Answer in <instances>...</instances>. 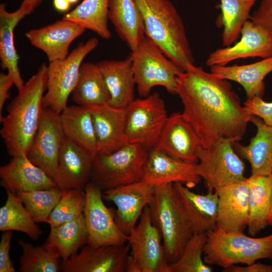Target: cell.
<instances>
[{
    "mask_svg": "<svg viewBox=\"0 0 272 272\" xmlns=\"http://www.w3.org/2000/svg\"><path fill=\"white\" fill-rule=\"evenodd\" d=\"M176 92L182 101V114L209 148L221 141H240L251 115L242 106L228 80L188 64L178 73Z\"/></svg>",
    "mask_w": 272,
    "mask_h": 272,
    "instance_id": "6da1fadb",
    "label": "cell"
},
{
    "mask_svg": "<svg viewBox=\"0 0 272 272\" xmlns=\"http://www.w3.org/2000/svg\"><path fill=\"white\" fill-rule=\"evenodd\" d=\"M48 66L43 63L7 106L0 130L8 154L27 155L40 121L47 90Z\"/></svg>",
    "mask_w": 272,
    "mask_h": 272,
    "instance_id": "7a4b0ae2",
    "label": "cell"
},
{
    "mask_svg": "<svg viewBox=\"0 0 272 272\" xmlns=\"http://www.w3.org/2000/svg\"><path fill=\"white\" fill-rule=\"evenodd\" d=\"M145 34L182 72L194 58L182 19L170 0H135Z\"/></svg>",
    "mask_w": 272,
    "mask_h": 272,
    "instance_id": "3957f363",
    "label": "cell"
},
{
    "mask_svg": "<svg viewBox=\"0 0 272 272\" xmlns=\"http://www.w3.org/2000/svg\"><path fill=\"white\" fill-rule=\"evenodd\" d=\"M148 206L152 223L161 234L167 260L173 263L193 234L173 183L155 187L153 200Z\"/></svg>",
    "mask_w": 272,
    "mask_h": 272,
    "instance_id": "277c9868",
    "label": "cell"
},
{
    "mask_svg": "<svg viewBox=\"0 0 272 272\" xmlns=\"http://www.w3.org/2000/svg\"><path fill=\"white\" fill-rule=\"evenodd\" d=\"M206 234L203 258L209 265L224 269L238 263L247 265L258 259H272V234L254 238L243 231H226L217 226Z\"/></svg>",
    "mask_w": 272,
    "mask_h": 272,
    "instance_id": "5b68a950",
    "label": "cell"
},
{
    "mask_svg": "<svg viewBox=\"0 0 272 272\" xmlns=\"http://www.w3.org/2000/svg\"><path fill=\"white\" fill-rule=\"evenodd\" d=\"M149 150L127 143L109 154L97 153L93 159L90 181L104 190L142 180Z\"/></svg>",
    "mask_w": 272,
    "mask_h": 272,
    "instance_id": "8992f818",
    "label": "cell"
},
{
    "mask_svg": "<svg viewBox=\"0 0 272 272\" xmlns=\"http://www.w3.org/2000/svg\"><path fill=\"white\" fill-rule=\"evenodd\" d=\"M135 84L140 96L149 95L153 88L161 86L175 95L177 77L182 72L145 35L137 48L131 52Z\"/></svg>",
    "mask_w": 272,
    "mask_h": 272,
    "instance_id": "52a82bcc",
    "label": "cell"
},
{
    "mask_svg": "<svg viewBox=\"0 0 272 272\" xmlns=\"http://www.w3.org/2000/svg\"><path fill=\"white\" fill-rule=\"evenodd\" d=\"M168 116L164 101L158 93L134 99L126 107L127 142L141 145L149 151L157 147Z\"/></svg>",
    "mask_w": 272,
    "mask_h": 272,
    "instance_id": "ba28073f",
    "label": "cell"
},
{
    "mask_svg": "<svg viewBox=\"0 0 272 272\" xmlns=\"http://www.w3.org/2000/svg\"><path fill=\"white\" fill-rule=\"evenodd\" d=\"M99 43L95 37L80 43L63 59L50 62L44 107L60 113L67 105L69 96L77 84L84 58Z\"/></svg>",
    "mask_w": 272,
    "mask_h": 272,
    "instance_id": "9c48e42d",
    "label": "cell"
},
{
    "mask_svg": "<svg viewBox=\"0 0 272 272\" xmlns=\"http://www.w3.org/2000/svg\"><path fill=\"white\" fill-rule=\"evenodd\" d=\"M233 143L221 141L209 148L196 150V172L203 178L208 191L221 186L245 180V165L235 151Z\"/></svg>",
    "mask_w": 272,
    "mask_h": 272,
    "instance_id": "30bf717a",
    "label": "cell"
},
{
    "mask_svg": "<svg viewBox=\"0 0 272 272\" xmlns=\"http://www.w3.org/2000/svg\"><path fill=\"white\" fill-rule=\"evenodd\" d=\"M86 204L84 216L88 234V245L98 247L121 245L127 242V235L117 226L114 210L108 208L103 201V191L89 181L86 185Z\"/></svg>",
    "mask_w": 272,
    "mask_h": 272,
    "instance_id": "8fae6325",
    "label": "cell"
},
{
    "mask_svg": "<svg viewBox=\"0 0 272 272\" xmlns=\"http://www.w3.org/2000/svg\"><path fill=\"white\" fill-rule=\"evenodd\" d=\"M162 237L152 223L150 209L147 206L140 222L127 235L130 255L138 264L141 272H169V265Z\"/></svg>",
    "mask_w": 272,
    "mask_h": 272,
    "instance_id": "7c38bea8",
    "label": "cell"
},
{
    "mask_svg": "<svg viewBox=\"0 0 272 272\" xmlns=\"http://www.w3.org/2000/svg\"><path fill=\"white\" fill-rule=\"evenodd\" d=\"M65 137L60 113L44 107L27 156L33 164L42 169L51 178H53L56 169Z\"/></svg>",
    "mask_w": 272,
    "mask_h": 272,
    "instance_id": "4fadbf2b",
    "label": "cell"
},
{
    "mask_svg": "<svg viewBox=\"0 0 272 272\" xmlns=\"http://www.w3.org/2000/svg\"><path fill=\"white\" fill-rule=\"evenodd\" d=\"M196 164L181 160L157 146L149 151L142 180L154 187L180 183L191 188L201 180Z\"/></svg>",
    "mask_w": 272,
    "mask_h": 272,
    "instance_id": "5bb4252c",
    "label": "cell"
},
{
    "mask_svg": "<svg viewBox=\"0 0 272 272\" xmlns=\"http://www.w3.org/2000/svg\"><path fill=\"white\" fill-rule=\"evenodd\" d=\"M154 194L155 187L142 180L103 191V197L116 206L114 210L115 221L127 235L135 227Z\"/></svg>",
    "mask_w": 272,
    "mask_h": 272,
    "instance_id": "9a60e30c",
    "label": "cell"
},
{
    "mask_svg": "<svg viewBox=\"0 0 272 272\" xmlns=\"http://www.w3.org/2000/svg\"><path fill=\"white\" fill-rule=\"evenodd\" d=\"M241 38L234 45L219 48L209 55L206 65H226L239 59L249 57L264 58L272 55V37L262 26L251 20L243 25Z\"/></svg>",
    "mask_w": 272,
    "mask_h": 272,
    "instance_id": "2e32d148",
    "label": "cell"
},
{
    "mask_svg": "<svg viewBox=\"0 0 272 272\" xmlns=\"http://www.w3.org/2000/svg\"><path fill=\"white\" fill-rule=\"evenodd\" d=\"M128 243L94 247L88 244L61 262L63 272H125Z\"/></svg>",
    "mask_w": 272,
    "mask_h": 272,
    "instance_id": "e0dca14e",
    "label": "cell"
},
{
    "mask_svg": "<svg viewBox=\"0 0 272 272\" xmlns=\"http://www.w3.org/2000/svg\"><path fill=\"white\" fill-rule=\"evenodd\" d=\"M93 157L65 137L53 180L61 190H84L90 181Z\"/></svg>",
    "mask_w": 272,
    "mask_h": 272,
    "instance_id": "ac0fdd59",
    "label": "cell"
},
{
    "mask_svg": "<svg viewBox=\"0 0 272 272\" xmlns=\"http://www.w3.org/2000/svg\"><path fill=\"white\" fill-rule=\"evenodd\" d=\"M246 178L215 190L218 195L217 226L223 230L243 231L247 227L249 187Z\"/></svg>",
    "mask_w": 272,
    "mask_h": 272,
    "instance_id": "d6986e66",
    "label": "cell"
},
{
    "mask_svg": "<svg viewBox=\"0 0 272 272\" xmlns=\"http://www.w3.org/2000/svg\"><path fill=\"white\" fill-rule=\"evenodd\" d=\"M85 30L80 25L62 19L30 30L25 35L33 46L44 52L50 62L66 58L71 43Z\"/></svg>",
    "mask_w": 272,
    "mask_h": 272,
    "instance_id": "ffe728a7",
    "label": "cell"
},
{
    "mask_svg": "<svg viewBox=\"0 0 272 272\" xmlns=\"http://www.w3.org/2000/svg\"><path fill=\"white\" fill-rule=\"evenodd\" d=\"M200 145L199 138L182 113L174 112L168 116L158 147L181 160L197 164L196 150Z\"/></svg>",
    "mask_w": 272,
    "mask_h": 272,
    "instance_id": "44dd1931",
    "label": "cell"
},
{
    "mask_svg": "<svg viewBox=\"0 0 272 272\" xmlns=\"http://www.w3.org/2000/svg\"><path fill=\"white\" fill-rule=\"evenodd\" d=\"M0 177L6 190L16 194L56 186L52 178L25 154L13 157L8 163L1 166Z\"/></svg>",
    "mask_w": 272,
    "mask_h": 272,
    "instance_id": "7402d4cb",
    "label": "cell"
},
{
    "mask_svg": "<svg viewBox=\"0 0 272 272\" xmlns=\"http://www.w3.org/2000/svg\"><path fill=\"white\" fill-rule=\"evenodd\" d=\"M97 140V153L109 154L127 142L124 133L125 108L109 104L89 107Z\"/></svg>",
    "mask_w": 272,
    "mask_h": 272,
    "instance_id": "603a6c76",
    "label": "cell"
},
{
    "mask_svg": "<svg viewBox=\"0 0 272 272\" xmlns=\"http://www.w3.org/2000/svg\"><path fill=\"white\" fill-rule=\"evenodd\" d=\"M194 234L206 233L217 226L218 195L216 191L200 194L180 183H173Z\"/></svg>",
    "mask_w": 272,
    "mask_h": 272,
    "instance_id": "cb8c5ba5",
    "label": "cell"
},
{
    "mask_svg": "<svg viewBox=\"0 0 272 272\" xmlns=\"http://www.w3.org/2000/svg\"><path fill=\"white\" fill-rule=\"evenodd\" d=\"M96 64L103 76L110 94L109 104L125 108L134 100L136 86L130 55L123 60H104Z\"/></svg>",
    "mask_w": 272,
    "mask_h": 272,
    "instance_id": "d4e9b609",
    "label": "cell"
},
{
    "mask_svg": "<svg viewBox=\"0 0 272 272\" xmlns=\"http://www.w3.org/2000/svg\"><path fill=\"white\" fill-rule=\"evenodd\" d=\"M108 17L131 52L145 36L143 18L135 0H109Z\"/></svg>",
    "mask_w": 272,
    "mask_h": 272,
    "instance_id": "484cf974",
    "label": "cell"
},
{
    "mask_svg": "<svg viewBox=\"0 0 272 272\" xmlns=\"http://www.w3.org/2000/svg\"><path fill=\"white\" fill-rule=\"evenodd\" d=\"M210 72L227 80L236 82L243 88L247 99L263 97L264 79L272 72V55L259 61L244 65H213Z\"/></svg>",
    "mask_w": 272,
    "mask_h": 272,
    "instance_id": "4316f807",
    "label": "cell"
},
{
    "mask_svg": "<svg viewBox=\"0 0 272 272\" xmlns=\"http://www.w3.org/2000/svg\"><path fill=\"white\" fill-rule=\"evenodd\" d=\"M250 121L256 127L255 136L247 146L237 142L233 143V147L239 156L250 163L251 175L268 176L272 171V126L255 116H251Z\"/></svg>",
    "mask_w": 272,
    "mask_h": 272,
    "instance_id": "83f0119b",
    "label": "cell"
},
{
    "mask_svg": "<svg viewBox=\"0 0 272 272\" xmlns=\"http://www.w3.org/2000/svg\"><path fill=\"white\" fill-rule=\"evenodd\" d=\"M84 214L72 221L50 228L44 245L55 257L66 260L88 244Z\"/></svg>",
    "mask_w": 272,
    "mask_h": 272,
    "instance_id": "f1b7e54d",
    "label": "cell"
},
{
    "mask_svg": "<svg viewBox=\"0 0 272 272\" xmlns=\"http://www.w3.org/2000/svg\"><path fill=\"white\" fill-rule=\"evenodd\" d=\"M60 117L65 137L94 157L97 154V140L90 108L67 106Z\"/></svg>",
    "mask_w": 272,
    "mask_h": 272,
    "instance_id": "f546056e",
    "label": "cell"
},
{
    "mask_svg": "<svg viewBox=\"0 0 272 272\" xmlns=\"http://www.w3.org/2000/svg\"><path fill=\"white\" fill-rule=\"evenodd\" d=\"M72 98L77 105L85 107L109 104L110 94L96 63L83 62L77 84L72 93Z\"/></svg>",
    "mask_w": 272,
    "mask_h": 272,
    "instance_id": "4dcf8cb0",
    "label": "cell"
},
{
    "mask_svg": "<svg viewBox=\"0 0 272 272\" xmlns=\"http://www.w3.org/2000/svg\"><path fill=\"white\" fill-rule=\"evenodd\" d=\"M249 187L248 233L254 236L268 225L270 208L269 175H253L246 178Z\"/></svg>",
    "mask_w": 272,
    "mask_h": 272,
    "instance_id": "1f68e13d",
    "label": "cell"
},
{
    "mask_svg": "<svg viewBox=\"0 0 272 272\" xmlns=\"http://www.w3.org/2000/svg\"><path fill=\"white\" fill-rule=\"evenodd\" d=\"M23 19L15 11L9 12L5 4L0 5V59L1 66L7 70L12 77L14 85L20 89L25 83L19 68V56L14 42V31Z\"/></svg>",
    "mask_w": 272,
    "mask_h": 272,
    "instance_id": "d6a6232c",
    "label": "cell"
},
{
    "mask_svg": "<svg viewBox=\"0 0 272 272\" xmlns=\"http://www.w3.org/2000/svg\"><path fill=\"white\" fill-rule=\"evenodd\" d=\"M109 0H84L62 18L73 22L85 30H91L102 38L111 36L108 25Z\"/></svg>",
    "mask_w": 272,
    "mask_h": 272,
    "instance_id": "836d02e7",
    "label": "cell"
},
{
    "mask_svg": "<svg viewBox=\"0 0 272 272\" xmlns=\"http://www.w3.org/2000/svg\"><path fill=\"white\" fill-rule=\"evenodd\" d=\"M5 205L0 208V231H17L37 240L43 232L39 227L17 194L6 190Z\"/></svg>",
    "mask_w": 272,
    "mask_h": 272,
    "instance_id": "e575fe53",
    "label": "cell"
},
{
    "mask_svg": "<svg viewBox=\"0 0 272 272\" xmlns=\"http://www.w3.org/2000/svg\"><path fill=\"white\" fill-rule=\"evenodd\" d=\"M220 20L223 28L222 44L229 46L240 36L241 29L250 20V11L256 0H219Z\"/></svg>",
    "mask_w": 272,
    "mask_h": 272,
    "instance_id": "d590c367",
    "label": "cell"
},
{
    "mask_svg": "<svg viewBox=\"0 0 272 272\" xmlns=\"http://www.w3.org/2000/svg\"><path fill=\"white\" fill-rule=\"evenodd\" d=\"M62 190L57 186L17 194L36 223H46L58 202Z\"/></svg>",
    "mask_w": 272,
    "mask_h": 272,
    "instance_id": "8d00e7d4",
    "label": "cell"
},
{
    "mask_svg": "<svg viewBox=\"0 0 272 272\" xmlns=\"http://www.w3.org/2000/svg\"><path fill=\"white\" fill-rule=\"evenodd\" d=\"M23 253L19 259L21 272H59L61 271L59 259L44 245L34 246L24 240L18 241Z\"/></svg>",
    "mask_w": 272,
    "mask_h": 272,
    "instance_id": "74e56055",
    "label": "cell"
},
{
    "mask_svg": "<svg viewBox=\"0 0 272 272\" xmlns=\"http://www.w3.org/2000/svg\"><path fill=\"white\" fill-rule=\"evenodd\" d=\"M206 240V233L193 234L180 257L169 263V272H212L213 268L204 261L202 257Z\"/></svg>",
    "mask_w": 272,
    "mask_h": 272,
    "instance_id": "f35d334b",
    "label": "cell"
},
{
    "mask_svg": "<svg viewBox=\"0 0 272 272\" xmlns=\"http://www.w3.org/2000/svg\"><path fill=\"white\" fill-rule=\"evenodd\" d=\"M85 204L84 190L75 189L62 190L58 202L46 223L52 228L74 220L83 214Z\"/></svg>",
    "mask_w": 272,
    "mask_h": 272,
    "instance_id": "ab89813d",
    "label": "cell"
},
{
    "mask_svg": "<svg viewBox=\"0 0 272 272\" xmlns=\"http://www.w3.org/2000/svg\"><path fill=\"white\" fill-rule=\"evenodd\" d=\"M244 108L251 116L260 118L266 125L272 126V102H266L262 97L256 96L247 99Z\"/></svg>",
    "mask_w": 272,
    "mask_h": 272,
    "instance_id": "60d3db41",
    "label": "cell"
},
{
    "mask_svg": "<svg viewBox=\"0 0 272 272\" xmlns=\"http://www.w3.org/2000/svg\"><path fill=\"white\" fill-rule=\"evenodd\" d=\"M250 20L264 28L272 37V0H261Z\"/></svg>",
    "mask_w": 272,
    "mask_h": 272,
    "instance_id": "b9f144b4",
    "label": "cell"
},
{
    "mask_svg": "<svg viewBox=\"0 0 272 272\" xmlns=\"http://www.w3.org/2000/svg\"><path fill=\"white\" fill-rule=\"evenodd\" d=\"M12 238V231H5L2 235L0 242V272L15 271L10 256Z\"/></svg>",
    "mask_w": 272,
    "mask_h": 272,
    "instance_id": "7bdbcfd3",
    "label": "cell"
},
{
    "mask_svg": "<svg viewBox=\"0 0 272 272\" xmlns=\"http://www.w3.org/2000/svg\"><path fill=\"white\" fill-rule=\"evenodd\" d=\"M14 85L12 77L8 74H0V120L3 117V110L9 97V90Z\"/></svg>",
    "mask_w": 272,
    "mask_h": 272,
    "instance_id": "ee69618b",
    "label": "cell"
},
{
    "mask_svg": "<svg viewBox=\"0 0 272 272\" xmlns=\"http://www.w3.org/2000/svg\"><path fill=\"white\" fill-rule=\"evenodd\" d=\"M223 272H272V265L254 262L242 266L232 265L223 269Z\"/></svg>",
    "mask_w": 272,
    "mask_h": 272,
    "instance_id": "f6af8a7d",
    "label": "cell"
},
{
    "mask_svg": "<svg viewBox=\"0 0 272 272\" xmlns=\"http://www.w3.org/2000/svg\"><path fill=\"white\" fill-rule=\"evenodd\" d=\"M42 0H23L16 12L23 18L30 14Z\"/></svg>",
    "mask_w": 272,
    "mask_h": 272,
    "instance_id": "bcb514c9",
    "label": "cell"
},
{
    "mask_svg": "<svg viewBox=\"0 0 272 272\" xmlns=\"http://www.w3.org/2000/svg\"><path fill=\"white\" fill-rule=\"evenodd\" d=\"M53 5L54 9L59 12L67 11L71 6L67 0H53Z\"/></svg>",
    "mask_w": 272,
    "mask_h": 272,
    "instance_id": "7dc6e473",
    "label": "cell"
},
{
    "mask_svg": "<svg viewBox=\"0 0 272 272\" xmlns=\"http://www.w3.org/2000/svg\"><path fill=\"white\" fill-rule=\"evenodd\" d=\"M269 177L270 179V208L268 216V225L272 226V171Z\"/></svg>",
    "mask_w": 272,
    "mask_h": 272,
    "instance_id": "c3c4849f",
    "label": "cell"
},
{
    "mask_svg": "<svg viewBox=\"0 0 272 272\" xmlns=\"http://www.w3.org/2000/svg\"><path fill=\"white\" fill-rule=\"evenodd\" d=\"M69 3L72 5H74L78 2L79 0H67Z\"/></svg>",
    "mask_w": 272,
    "mask_h": 272,
    "instance_id": "681fc988",
    "label": "cell"
}]
</instances>
